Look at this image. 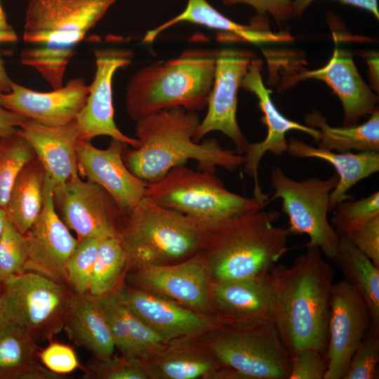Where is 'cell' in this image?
I'll return each mask as SVG.
<instances>
[{"mask_svg":"<svg viewBox=\"0 0 379 379\" xmlns=\"http://www.w3.org/2000/svg\"><path fill=\"white\" fill-rule=\"evenodd\" d=\"M114 293L122 305L166 342L182 338H200L229 326L217 314L192 310L164 298L135 289L124 281Z\"/></svg>","mask_w":379,"mask_h":379,"instance_id":"15","label":"cell"},{"mask_svg":"<svg viewBox=\"0 0 379 379\" xmlns=\"http://www.w3.org/2000/svg\"><path fill=\"white\" fill-rule=\"evenodd\" d=\"M371 326L369 310L360 293L345 280L334 283L324 379H344L354 351Z\"/></svg>","mask_w":379,"mask_h":379,"instance_id":"14","label":"cell"},{"mask_svg":"<svg viewBox=\"0 0 379 379\" xmlns=\"http://www.w3.org/2000/svg\"><path fill=\"white\" fill-rule=\"evenodd\" d=\"M88 89L81 77L50 92L36 91L12 81L9 93H0V103L41 124L60 126L76 120L86 104Z\"/></svg>","mask_w":379,"mask_h":379,"instance_id":"20","label":"cell"},{"mask_svg":"<svg viewBox=\"0 0 379 379\" xmlns=\"http://www.w3.org/2000/svg\"><path fill=\"white\" fill-rule=\"evenodd\" d=\"M39 350L22 329L6 321L0 328V378L25 379L41 364Z\"/></svg>","mask_w":379,"mask_h":379,"instance_id":"31","label":"cell"},{"mask_svg":"<svg viewBox=\"0 0 379 379\" xmlns=\"http://www.w3.org/2000/svg\"><path fill=\"white\" fill-rule=\"evenodd\" d=\"M63 330L77 346L90 352L94 359L104 360L114 355V343L96 297L77 295Z\"/></svg>","mask_w":379,"mask_h":379,"instance_id":"27","label":"cell"},{"mask_svg":"<svg viewBox=\"0 0 379 379\" xmlns=\"http://www.w3.org/2000/svg\"><path fill=\"white\" fill-rule=\"evenodd\" d=\"M36 157L31 145L15 133L0 138V206L5 207L19 173Z\"/></svg>","mask_w":379,"mask_h":379,"instance_id":"34","label":"cell"},{"mask_svg":"<svg viewBox=\"0 0 379 379\" xmlns=\"http://www.w3.org/2000/svg\"><path fill=\"white\" fill-rule=\"evenodd\" d=\"M207 237L204 224L145 196L120 213L117 226V238L127 257V271L182 261L201 251Z\"/></svg>","mask_w":379,"mask_h":379,"instance_id":"4","label":"cell"},{"mask_svg":"<svg viewBox=\"0 0 379 379\" xmlns=\"http://www.w3.org/2000/svg\"><path fill=\"white\" fill-rule=\"evenodd\" d=\"M6 321V319H5L2 312L0 310V328Z\"/></svg>","mask_w":379,"mask_h":379,"instance_id":"52","label":"cell"},{"mask_svg":"<svg viewBox=\"0 0 379 379\" xmlns=\"http://www.w3.org/2000/svg\"><path fill=\"white\" fill-rule=\"evenodd\" d=\"M287 143L291 157L320 159L336 170L338 181L330 195V211L347 198V192L358 182L379 171V152H338L311 146L295 137L289 138Z\"/></svg>","mask_w":379,"mask_h":379,"instance_id":"26","label":"cell"},{"mask_svg":"<svg viewBox=\"0 0 379 379\" xmlns=\"http://www.w3.org/2000/svg\"><path fill=\"white\" fill-rule=\"evenodd\" d=\"M53 182L46 173L40 213L25 234L29 244L26 271L66 283V266L78 239L58 214L53 198Z\"/></svg>","mask_w":379,"mask_h":379,"instance_id":"18","label":"cell"},{"mask_svg":"<svg viewBox=\"0 0 379 379\" xmlns=\"http://www.w3.org/2000/svg\"><path fill=\"white\" fill-rule=\"evenodd\" d=\"M30 46L21 51V63L36 69L53 89L61 88L67 65L77 46L58 43Z\"/></svg>","mask_w":379,"mask_h":379,"instance_id":"33","label":"cell"},{"mask_svg":"<svg viewBox=\"0 0 379 379\" xmlns=\"http://www.w3.org/2000/svg\"><path fill=\"white\" fill-rule=\"evenodd\" d=\"M216 53L187 50L179 57L138 70L128 81L126 109L137 121L164 109L200 110L207 106L213 86Z\"/></svg>","mask_w":379,"mask_h":379,"instance_id":"5","label":"cell"},{"mask_svg":"<svg viewBox=\"0 0 379 379\" xmlns=\"http://www.w3.org/2000/svg\"><path fill=\"white\" fill-rule=\"evenodd\" d=\"M27 119L4 107L0 103V138L15 133Z\"/></svg>","mask_w":379,"mask_h":379,"instance_id":"47","label":"cell"},{"mask_svg":"<svg viewBox=\"0 0 379 379\" xmlns=\"http://www.w3.org/2000/svg\"><path fill=\"white\" fill-rule=\"evenodd\" d=\"M41 363L51 371L66 375L79 367L74 349L63 343L51 342L39 352Z\"/></svg>","mask_w":379,"mask_h":379,"instance_id":"43","label":"cell"},{"mask_svg":"<svg viewBox=\"0 0 379 379\" xmlns=\"http://www.w3.org/2000/svg\"><path fill=\"white\" fill-rule=\"evenodd\" d=\"M6 220L7 217L6 211L4 208L0 206V237L4 230Z\"/></svg>","mask_w":379,"mask_h":379,"instance_id":"51","label":"cell"},{"mask_svg":"<svg viewBox=\"0 0 379 379\" xmlns=\"http://www.w3.org/2000/svg\"><path fill=\"white\" fill-rule=\"evenodd\" d=\"M18 133L31 145L54 185H62L79 174L75 120L64 126H50L27 119Z\"/></svg>","mask_w":379,"mask_h":379,"instance_id":"25","label":"cell"},{"mask_svg":"<svg viewBox=\"0 0 379 379\" xmlns=\"http://www.w3.org/2000/svg\"><path fill=\"white\" fill-rule=\"evenodd\" d=\"M29 244L25 234L6 220L0 237V283L7 284L25 272Z\"/></svg>","mask_w":379,"mask_h":379,"instance_id":"35","label":"cell"},{"mask_svg":"<svg viewBox=\"0 0 379 379\" xmlns=\"http://www.w3.org/2000/svg\"><path fill=\"white\" fill-rule=\"evenodd\" d=\"M379 362V330L371 326L351 359L344 379L376 378Z\"/></svg>","mask_w":379,"mask_h":379,"instance_id":"39","label":"cell"},{"mask_svg":"<svg viewBox=\"0 0 379 379\" xmlns=\"http://www.w3.org/2000/svg\"><path fill=\"white\" fill-rule=\"evenodd\" d=\"M194 111L182 107L164 109L136 121V148L127 146L123 159L128 169L147 183L162 178L173 167L194 160L201 170L215 172L218 166L234 171L244 163L237 151L223 148L215 139L194 140L200 124Z\"/></svg>","mask_w":379,"mask_h":379,"instance_id":"2","label":"cell"},{"mask_svg":"<svg viewBox=\"0 0 379 379\" xmlns=\"http://www.w3.org/2000/svg\"><path fill=\"white\" fill-rule=\"evenodd\" d=\"M294 78L295 81L315 79L329 86L341 102L344 126L356 125L360 118L371 114L378 108V97L364 81L351 53L337 45L325 66L300 72Z\"/></svg>","mask_w":379,"mask_h":379,"instance_id":"23","label":"cell"},{"mask_svg":"<svg viewBox=\"0 0 379 379\" xmlns=\"http://www.w3.org/2000/svg\"><path fill=\"white\" fill-rule=\"evenodd\" d=\"M124 282L192 310L215 314L213 282L202 251L178 262L128 270Z\"/></svg>","mask_w":379,"mask_h":379,"instance_id":"10","label":"cell"},{"mask_svg":"<svg viewBox=\"0 0 379 379\" xmlns=\"http://www.w3.org/2000/svg\"><path fill=\"white\" fill-rule=\"evenodd\" d=\"M127 145L111 138L106 149H99L91 140H79L76 149L79 175L107 191L121 213L131 209L145 196L147 186L146 182L131 173L124 161L123 152Z\"/></svg>","mask_w":379,"mask_h":379,"instance_id":"19","label":"cell"},{"mask_svg":"<svg viewBox=\"0 0 379 379\" xmlns=\"http://www.w3.org/2000/svg\"><path fill=\"white\" fill-rule=\"evenodd\" d=\"M331 226L342 237L364 225L379 215V192L356 201H343L337 205Z\"/></svg>","mask_w":379,"mask_h":379,"instance_id":"37","label":"cell"},{"mask_svg":"<svg viewBox=\"0 0 379 379\" xmlns=\"http://www.w3.org/2000/svg\"><path fill=\"white\" fill-rule=\"evenodd\" d=\"M226 6L246 4L255 8L258 15L269 13L277 22L286 21L292 18L293 9L290 0H221Z\"/></svg>","mask_w":379,"mask_h":379,"instance_id":"45","label":"cell"},{"mask_svg":"<svg viewBox=\"0 0 379 379\" xmlns=\"http://www.w3.org/2000/svg\"><path fill=\"white\" fill-rule=\"evenodd\" d=\"M145 196L210 227L233 215L265 208L253 197L227 189L214 172L194 171L185 164L171 168L160 180L147 183Z\"/></svg>","mask_w":379,"mask_h":379,"instance_id":"6","label":"cell"},{"mask_svg":"<svg viewBox=\"0 0 379 379\" xmlns=\"http://www.w3.org/2000/svg\"><path fill=\"white\" fill-rule=\"evenodd\" d=\"M140 359L149 379H224L227 372L199 338L170 340Z\"/></svg>","mask_w":379,"mask_h":379,"instance_id":"21","label":"cell"},{"mask_svg":"<svg viewBox=\"0 0 379 379\" xmlns=\"http://www.w3.org/2000/svg\"><path fill=\"white\" fill-rule=\"evenodd\" d=\"M278 211L239 213L208 227L202 253L213 283L267 273L288 251V228L274 223Z\"/></svg>","mask_w":379,"mask_h":379,"instance_id":"3","label":"cell"},{"mask_svg":"<svg viewBox=\"0 0 379 379\" xmlns=\"http://www.w3.org/2000/svg\"><path fill=\"white\" fill-rule=\"evenodd\" d=\"M342 237L350 241L379 267V215Z\"/></svg>","mask_w":379,"mask_h":379,"instance_id":"44","label":"cell"},{"mask_svg":"<svg viewBox=\"0 0 379 379\" xmlns=\"http://www.w3.org/2000/svg\"><path fill=\"white\" fill-rule=\"evenodd\" d=\"M53 198L58 214L78 240L117 237L120 210L98 184L77 174L62 185H53Z\"/></svg>","mask_w":379,"mask_h":379,"instance_id":"12","label":"cell"},{"mask_svg":"<svg viewBox=\"0 0 379 379\" xmlns=\"http://www.w3.org/2000/svg\"><path fill=\"white\" fill-rule=\"evenodd\" d=\"M199 339L237 379H288L291 357L274 322L225 326Z\"/></svg>","mask_w":379,"mask_h":379,"instance_id":"7","label":"cell"},{"mask_svg":"<svg viewBox=\"0 0 379 379\" xmlns=\"http://www.w3.org/2000/svg\"><path fill=\"white\" fill-rule=\"evenodd\" d=\"M307 126L319 132L316 142L318 147L328 150L344 152H379V111L377 108L368 120L360 125L331 126L319 111L313 110L305 116Z\"/></svg>","mask_w":379,"mask_h":379,"instance_id":"29","label":"cell"},{"mask_svg":"<svg viewBox=\"0 0 379 379\" xmlns=\"http://www.w3.org/2000/svg\"><path fill=\"white\" fill-rule=\"evenodd\" d=\"M127 267V257L118 239L100 240L88 293L100 297L113 293L124 281Z\"/></svg>","mask_w":379,"mask_h":379,"instance_id":"32","label":"cell"},{"mask_svg":"<svg viewBox=\"0 0 379 379\" xmlns=\"http://www.w3.org/2000/svg\"><path fill=\"white\" fill-rule=\"evenodd\" d=\"M13 81L6 73L4 61L0 53V93H8L11 91V84Z\"/></svg>","mask_w":379,"mask_h":379,"instance_id":"50","label":"cell"},{"mask_svg":"<svg viewBox=\"0 0 379 379\" xmlns=\"http://www.w3.org/2000/svg\"><path fill=\"white\" fill-rule=\"evenodd\" d=\"M18 41V35L14 29L7 22L6 15L0 3V43L10 44Z\"/></svg>","mask_w":379,"mask_h":379,"instance_id":"49","label":"cell"},{"mask_svg":"<svg viewBox=\"0 0 379 379\" xmlns=\"http://www.w3.org/2000/svg\"><path fill=\"white\" fill-rule=\"evenodd\" d=\"M366 61L369 68V77L371 87L378 93L379 91V57L376 51L365 52L360 54Z\"/></svg>","mask_w":379,"mask_h":379,"instance_id":"48","label":"cell"},{"mask_svg":"<svg viewBox=\"0 0 379 379\" xmlns=\"http://www.w3.org/2000/svg\"><path fill=\"white\" fill-rule=\"evenodd\" d=\"M291 2L293 18L300 17L306 8L314 0H290ZM343 4L350 5L366 10L379 19L378 0H335Z\"/></svg>","mask_w":379,"mask_h":379,"instance_id":"46","label":"cell"},{"mask_svg":"<svg viewBox=\"0 0 379 379\" xmlns=\"http://www.w3.org/2000/svg\"><path fill=\"white\" fill-rule=\"evenodd\" d=\"M45 175V169L36 157L29 161L17 176L4 207L8 220L23 234L40 213Z\"/></svg>","mask_w":379,"mask_h":379,"instance_id":"28","label":"cell"},{"mask_svg":"<svg viewBox=\"0 0 379 379\" xmlns=\"http://www.w3.org/2000/svg\"><path fill=\"white\" fill-rule=\"evenodd\" d=\"M251 54L232 48L216 53L213 86L208 98V111L194 136L195 142L211 131H220L244 153L249 143L237 119V93L251 61Z\"/></svg>","mask_w":379,"mask_h":379,"instance_id":"13","label":"cell"},{"mask_svg":"<svg viewBox=\"0 0 379 379\" xmlns=\"http://www.w3.org/2000/svg\"><path fill=\"white\" fill-rule=\"evenodd\" d=\"M269 272L274 323L291 357L305 348L326 354L334 271L316 246Z\"/></svg>","mask_w":379,"mask_h":379,"instance_id":"1","label":"cell"},{"mask_svg":"<svg viewBox=\"0 0 379 379\" xmlns=\"http://www.w3.org/2000/svg\"><path fill=\"white\" fill-rule=\"evenodd\" d=\"M95 73L88 86L85 105L76 119L79 140H91L106 135L122 141L133 148L139 141L124 134L114 119L112 79L116 71L132 62L131 51L121 48L97 49L94 51Z\"/></svg>","mask_w":379,"mask_h":379,"instance_id":"17","label":"cell"},{"mask_svg":"<svg viewBox=\"0 0 379 379\" xmlns=\"http://www.w3.org/2000/svg\"><path fill=\"white\" fill-rule=\"evenodd\" d=\"M327 366L325 353L313 348L302 349L291 357L288 379H324Z\"/></svg>","mask_w":379,"mask_h":379,"instance_id":"42","label":"cell"},{"mask_svg":"<svg viewBox=\"0 0 379 379\" xmlns=\"http://www.w3.org/2000/svg\"><path fill=\"white\" fill-rule=\"evenodd\" d=\"M332 260L342 270L345 280L360 293L366 303L371 327L379 330V267L344 237H340Z\"/></svg>","mask_w":379,"mask_h":379,"instance_id":"30","label":"cell"},{"mask_svg":"<svg viewBox=\"0 0 379 379\" xmlns=\"http://www.w3.org/2000/svg\"><path fill=\"white\" fill-rule=\"evenodd\" d=\"M261 62L251 60L248 70L242 79L241 87L255 95L258 105L263 114L262 121L267 126V135L262 141L248 143L243 154L244 170L253 182V197L261 203L268 204V195L260 185L258 168L261 159L266 152L281 156L287 152V132L300 131L310 135L317 142L319 138L317 129L301 124L284 116L272 102V91L264 85L261 75Z\"/></svg>","mask_w":379,"mask_h":379,"instance_id":"16","label":"cell"},{"mask_svg":"<svg viewBox=\"0 0 379 379\" xmlns=\"http://www.w3.org/2000/svg\"><path fill=\"white\" fill-rule=\"evenodd\" d=\"M117 0H29L23 40L77 46Z\"/></svg>","mask_w":379,"mask_h":379,"instance_id":"11","label":"cell"},{"mask_svg":"<svg viewBox=\"0 0 379 379\" xmlns=\"http://www.w3.org/2000/svg\"><path fill=\"white\" fill-rule=\"evenodd\" d=\"M270 180L274 190L270 200H281L282 211L288 217L291 235H307L309 241L305 246H316L322 254L333 259L340 237L328 221V213L338 175L327 179L311 177L297 181L277 166L272 169Z\"/></svg>","mask_w":379,"mask_h":379,"instance_id":"9","label":"cell"},{"mask_svg":"<svg viewBox=\"0 0 379 379\" xmlns=\"http://www.w3.org/2000/svg\"><path fill=\"white\" fill-rule=\"evenodd\" d=\"M182 22H189L222 32L229 40L254 44L284 43L293 39L287 32L271 31L267 15L258 14L249 25H244L227 18L206 0H187V6L182 13L146 32L142 42L152 43L162 32Z\"/></svg>","mask_w":379,"mask_h":379,"instance_id":"24","label":"cell"},{"mask_svg":"<svg viewBox=\"0 0 379 379\" xmlns=\"http://www.w3.org/2000/svg\"><path fill=\"white\" fill-rule=\"evenodd\" d=\"M100 241L93 237L78 240L66 266V283L77 295L88 293Z\"/></svg>","mask_w":379,"mask_h":379,"instance_id":"36","label":"cell"},{"mask_svg":"<svg viewBox=\"0 0 379 379\" xmlns=\"http://www.w3.org/2000/svg\"><path fill=\"white\" fill-rule=\"evenodd\" d=\"M120 304L123 317L140 358L146 357L167 343L140 318Z\"/></svg>","mask_w":379,"mask_h":379,"instance_id":"41","label":"cell"},{"mask_svg":"<svg viewBox=\"0 0 379 379\" xmlns=\"http://www.w3.org/2000/svg\"><path fill=\"white\" fill-rule=\"evenodd\" d=\"M96 298L105 316L115 348L122 356L140 358L123 317L121 304L114 292Z\"/></svg>","mask_w":379,"mask_h":379,"instance_id":"40","label":"cell"},{"mask_svg":"<svg viewBox=\"0 0 379 379\" xmlns=\"http://www.w3.org/2000/svg\"><path fill=\"white\" fill-rule=\"evenodd\" d=\"M215 314L229 326L274 322V299L269 272L254 277L213 283Z\"/></svg>","mask_w":379,"mask_h":379,"instance_id":"22","label":"cell"},{"mask_svg":"<svg viewBox=\"0 0 379 379\" xmlns=\"http://www.w3.org/2000/svg\"><path fill=\"white\" fill-rule=\"evenodd\" d=\"M85 379H149L142 360L138 357L93 359L83 368Z\"/></svg>","mask_w":379,"mask_h":379,"instance_id":"38","label":"cell"},{"mask_svg":"<svg viewBox=\"0 0 379 379\" xmlns=\"http://www.w3.org/2000/svg\"><path fill=\"white\" fill-rule=\"evenodd\" d=\"M76 297L66 284L26 271L4 285L0 310L35 342L51 340L63 330Z\"/></svg>","mask_w":379,"mask_h":379,"instance_id":"8","label":"cell"}]
</instances>
